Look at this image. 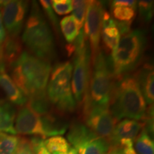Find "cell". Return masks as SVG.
<instances>
[{"label": "cell", "mask_w": 154, "mask_h": 154, "mask_svg": "<svg viewBox=\"0 0 154 154\" xmlns=\"http://www.w3.org/2000/svg\"><path fill=\"white\" fill-rule=\"evenodd\" d=\"M109 109L118 121L125 119L140 121L145 119L147 104L134 74L115 79Z\"/></svg>", "instance_id": "1"}, {"label": "cell", "mask_w": 154, "mask_h": 154, "mask_svg": "<svg viewBox=\"0 0 154 154\" xmlns=\"http://www.w3.org/2000/svg\"><path fill=\"white\" fill-rule=\"evenodd\" d=\"M11 78L26 98L46 91L51 63L28 51H23L10 66Z\"/></svg>", "instance_id": "2"}, {"label": "cell", "mask_w": 154, "mask_h": 154, "mask_svg": "<svg viewBox=\"0 0 154 154\" xmlns=\"http://www.w3.org/2000/svg\"><path fill=\"white\" fill-rule=\"evenodd\" d=\"M22 39L32 54L49 62L54 59L56 48L53 33L36 2H32Z\"/></svg>", "instance_id": "3"}, {"label": "cell", "mask_w": 154, "mask_h": 154, "mask_svg": "<svg viewBox=\"0 0 154 154\" xmlns=\"http://www.w3.org/2000/svg\"><path fill=\"white\" fill-rule=\"evenodd\" d=\"M147 46L144 30H130L121 36L109 59L115 79L129 74L139 66Z\"/></svg>", "instance_id": "4"}, {"label": "cell", "mask_w": 154, "mask_h": 154, "mask_svg": "<svg viewBox=\"0 0 154 154\" xmlns=\"http://www.w3.org/2000/svg\"><path fill=\"white\" fill-rule=\"evenodd\" d=\"M66 49L69 56H73L72 87L76 105L82 106L87 96L91 72V57L89 44L84 29L76 40L68 44Z\"/></svg>", "instance_id": "5"}, {"label": "cell", "mask_w": 154, "mask_h": 154, "mask_svg": "<svg viewBox=\"0 0 154 154\" xmlns=\"http://www.w3.org/2000/svg\"><path fill=\"white\" fill-rule=\"evenodd\" d=\"M91 66L87 96L82 108L87 106L109 107L115 82L109 59L101 50L91 61Z\"/></svg>", "instance_id": "6"}, {"label": "cell", "mask_w": 154, "mask_h": 154, "mask_svg": "<svg viewBox=\"0 0 154 154\" xmlns=\"http://www.w3.org/2000/svg\"><path fill=\"white\" fill-rule=\"evenodd\" d=\"M72 71L70 61L57 63L51 71L46 89L54 108L66 116L75 111L77 106L72 87Z\"/></svg>", "instance_id": "7"}, {"label": "cell", "mask_w": 154, "mask_h": 154, "mask_svg": "<svg viewBox=\"0 0 154 154\" xmlns=\"http://www.w3.org/2000/svg\"><path fill=\"white\" fill-rule=\"evenodd\" d=\"M67 140L79 154H107L110 143L97 136L84 123L74 121L69 124Z\"/></svg>", "instance_id": "8"}, {"label": "cell", "mask_w": 154, "mask_h": 154, "mask_svg": "<svg viewBox=\"0 0 154 154\" xmlns=\"http://www.w3.org/2000/svg\"><path fill=\"white\" fill-rule=\"evenodd\" d=\"M84 124L97 136L109 141L113 128L118 121L113 116L109 107L87 106L82 107Z\"/></svg>", "instance_id": "9"}, {"label": "cell", "mask_w": 154, "mask_h": 154, "mask_svg": "<svg viewBox=\"0 0 154 154\" xmlns=\"http://www.w3.org/2000/svg\"><path fill=\"white\" fill-rule=\"evenodd\" d=\"M103 11L104 8L101 2L88 1L83 29L89 44L91 61L101 51L100 41Z\"/></svg>", "instance_id": "10"}, {"label": "cell", "mask_w": 154, "mask_h": 154, "mask_svg": "<svg viewBox=\"0 0 154 154\" xmlns=\"http://www.w3.org/2000/svg\"><path fill=\"white\" fill-rule=\"evenodd\" d=\"M29 2L22 0L0 1V11L7 36L19 37L25 24Z\"/></svg>", "instance_id": "11"}, {"label": "cell", "mask_w": 154, "mask_h": 154, "mask_svg": "<svg viewBox=\"0 0 154 154\" xmlns=\"http://www.w3.org/2000/svg\"><path fill=\"white\" fill-rule=\"evenodd\" d=\"M14 128L17 134L32 135L46 139L41 117L26 105L21 106L17 113Z\"/></svg>", "instance_id": "12"}, {"label": "cell", "mask_w": 154, "mask_h": 154, "mask_svg": "<svg viewBox=\"0 0 154 154\" xmlns=\"http://www.w3.org/2000/svg\"><path fill=\"white\" fill-rule=\"evenodd\" d=\"M145 124L143 121L133 120V119H123L117 123L113 128L109 143L111 145H115L123 140H131L134 141L138 134L143 129Z\"/></svg>", "instance_id": "13"}, {"label": "cell", "mask_w": 154, "mask_h": 154, "mask_svg": "<svg viewBox=\"0 0 154 154\" xmlns=\"http://www.w3.org/2000/svg\"><path fill=\"white\" fill-rule=\"evenodd\" d=\"M40 117L46 138L61 136L64 134L68 130L69 124L66 115L62 114L55 109L48 114Z\"/></svg>", "instance_id": "14"}, {"label": "cell", "mask_w": 154, "mask_h": 154, "mask_svg": "<svg viewBox=\"0 0 154 154\" xmlns=\"http://www.w3.org/2000/svg\"><path fill=\"white\" fill-rule=\"evenodd\" d=\"M121 34L116 22L109 11L104 9L102 19L101 38L107 51H112L118 44Z\"/></svg>", "instance_id": "15"}, {"label": "cell", "mask_w": 154, "mask_h": 154, "mask_svg": "<svg viewBox=\"0 0 154 154\" xmlns=\"http://www.w3.org/2000/svg\"><path fill=\"white\" fill-rule=\"evenodd\" d=\"M140 89L146 104H153L154 101V75L153 67L150 63H146L137 72L135 73Z\"/></svg>", "instance_id": "16"}, {"label": "cell", "mask_w": 154, "mask_h": 154, "mask_svg": "<svg viewBox=\"0 0 154 154\" xmlns=\"http://www.w3.org/2000/svg\"><path fill=\"white\" fill-rule=\"evenodd\" d=\"M0 90L5 96L6 100L13 105H26L27 98L19 89L12 79L6 72H0Z\"/></svg>", "instance_id": "17"}, {"label": "cell", "mask_w": 154, "mask_h": 154, "mask_svg": "<svg viewBox=\"0 0 154 154\" xmlns=\"http://www.w3.org/2000/svg\"><path fill=\"white\" fill-rule=\"evenodd\" d=\"M17 111L14 106L6 99H0V133L17 136L14 121Z\"/></svg>", "instance_id": "18"}, {"label": "cell", "mask_w": 154, "mask_h": 154, "mask_svg": "<svg viewBox=\"0 0 154 154\" xmlns=\"http://www.w3.org/2000/svg\"><path fill=\"white\" fill-rule=\"evenodd\" d=\"M26 105L39 116L47 115L54 109L48 97L47 91L29 97Z\"/></svg>", "instance_id": "19"}, {"label": "cell", "mask_w": 154, "mask_h": 154, "mask_svg": "<svg viewBox=\"0 0 154 154\" xmlns=\"http://www.w3.org/2000/svg\"><path fill=\"white\" fill-rule=\"evenodd\" d=\"M2 48L6 66L8 65L10 67L22 52V43L19 37L7 36Z\"/></svg>", "instance_id": "20"}, {"label": "cell", "mask_w": 154, "mask_h": 154, "mask_svg": "<svg viewBox=\"0 0 154 154\" xmlns=\"http://www.w3.org/2000/svg\"><path fill=\"white\" fill-rule=\"evenodd\" d=\"M60 27L61 32L68 44L73 43L80 32L73 15L63 17L60 22Z\"/></svg>", "instance_id": "21"}, {"label": "cell", "mask_w": 154, "mask_h": 154, "mask_svg": "<svg viewBox=\"0 0 154 154\" xmlns=\"http://www.w3.org/2000/svg\"><path fill=\"white\" fill-rule=\"evenodd\" d=\"M134 146L137 154H154L153 140L144 128L135 139Z\"/></svg>", "instance_id": "22"}, {"label": "cell", "mask_w": 154, "mask_h": 154, "mask_svg": "<svg viewBox=\"0 0 154 154\" xmlns=\"http://www.w3.org/2000/svg\"><path fill=\"white\" fill-rule=\"evenodd\" d=\"M44 142L46 148L51 154L64 153L72 148L68 140L61 136L49 137Z\"/></svg>", "instance_id": "23"}, {"label": "cell", "mask_w": 154, "mask_h": 154, "mask_svg": "<svg viewBox=\"0 0 154 154\" xmlns=\"http://www.w3.org/2000/svg\"><path fill=\"white\" fill-rule=\"evenodd\" d=\"M20 140L15 135L0 133V154H14Z\"/></svg>", "instance_id": "24"}, {"label": "cell", "mask_w": 154, "mask_h": 154, "mask_svg": "<svg viewBox=\"0 0 154 154\" xmlns=\"http://www.w3.org/2000/svg\"><path fill=\"white\" fill-rule=\"evenodd\" d=\"M73 3V17L78 25L79 29L80 31L84 27L85 22L86 8H87L88 1L84 0H76L72 1Z\"/></svg>", "instance_id": "25"}, {"label": "cell", "mask_w": 154, "mask_h": 154, "mask_svg": "<svg viewBox=\"0 0 154 154\" xmlns=\"http://www.w3.org/2000/svg\"><path fill=\"white\" fill-rule=\"evenodd\" d=\"M112 8V15L116 22H132L136 16V9L128 7H116Z\"/></svg>", "instance_id": "26"}, {"label": "cell", "mask_w": 154, "mask_h": 154, "mask_svg": "<svg viewBox=\"0 0 154 154\" xmlns=\"http://www.w3.org/2000/svg\"><path fill=\"white\" fill-rule=\"evenodd\" d=\"M140 20L145 24L151 21L153 15V2L140 1L137 3Z\"/></svg>", "instance_id": "27"}, {"label": "cell", "mask_w": 154, "mask_h": 154, "mask_svg": "<svg viewBox=\"0 0 154 154\" xmlns=\"http://www.w3.org/2000/svg\"><path fill=\"white\" fill-rule=\"evenodd\" d=\"M51 5L54 11L59 15H65L73 10V3L71 0H53Z\"/></svg>", "instance_id": "28"}, {"label": "cell", "mask_w": 154, "mask_h": 154, "mask_svg": "<svg viewBox=\"0 0 154 154\" xmlns=\"http://www.w3.org/2000/svg\"><path fill=\"white\" fill-rule=\"evenodd\" d=\"M39 2L42 9L47 15L50 23L52 24L57 32H58V30H59V21H58L57 17L56 16L52 7H51V2L47 1V0H41Z\"/></svg>", "instance_id": "29"}, {"label": "cell", "mask_w": 154, "mask_h": 154, "mask_svg": "<svg viewBox=\"0 0 154 154\" xmlns=\"http://www.w3.org/2000/svg\"><path fill=\"white\" fill-rule=\"evenodd\" d=\"M44 140L43 138L35 136L29 140L34 154H51L46 148Z\"/></svg>", "instance_id": "30"}, {"label": "cell", "mask_w": 154, "mask_h": 154, "mask_svg": "<svg viewBox=\"0 0 154 154\" xmlns=\"http://www.w3.org/2000/svg\"><path fill=\"white\" fill-rule=\"evenodd\" d=\"M14 154H34L29 140L21 138L20 143Z\"/></svg>", "instance_id": "31"}, {"label": "cell", "mask_w": 154, "mask_h": 154, "mask_svg": "<svg viewBox=\"0 0 154 154\" xmlns=\"http://www.w3.org/2000/svg\"><path fill=\"white\" fill-rule=\"evenodd\" d=\"M128 7L136 9L137 2L133 0H115L111 2V7Z\"/></svg>", "instance_id": "32"}, {"label": "cell", "mask_w": 154, "mask_h": 154, "mask_svg": "<svg viewBox=\"0 0 154 154\" xmlns=\"http://www.w3.org/2000/svg\"><path fill=\"white\" fill-rule=\"evenodd\" d=\"M7 32H6L5 26H4L2 18L1 11H0V45L2 46L5 42L6 38H7Z\"/></svg>", "instance_id": "33"}, {"label": "cell", "mask_w": 154, "mask_h": 154, "mask_svg": "<svg viewBox=\"0 0 154 154\" xmlns=\"http://www.w3.org/2000/svg\"><path fill=\"white\" fill-rule=\"evenodd\" d=\"M6 63L4 57V52L2 46L0 45V72H5L6 70Z\"/></svg>", "instance_id": "34"}, {"label": "cell", "mask_w": 154, "mask_h": 154, "mask_svg": "<svg viewBox=\"0 0 154 154\" xmlns=\"http://www.w3.org/2000/svg\"><path fill=\"white\" fill-rule=\"evenodd\" d=\"M107 154H126L119 146H110V149ZM137 154V153H136Z\"/></svg>", "instance_id": "35"}, {"label": "cell", "mask_w": 154, "mask_h": 154, "mask_svg": "<svg viewBox=\"0 0 154 154\" xmlns=\"http://www.w3.org/2000/svg\"><path fill=\"white\" fill-rule=\"evenodd\" d=\"M56 154H79L78 152L76 151V150L73 148L72 146L70 149L69 151H67L66 152H64V153H56Z\"/></svg>", "instance_id": "36"}]
</instances>
